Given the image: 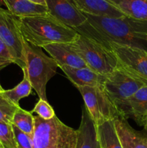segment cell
I'll list each match as a JSON object with an SVG mask.
<instances>
[{
    "label": "cell",
    "instance_id": "1",
    "mask_svg": "<svg viewBox=\"0 0 147 148\" xmlns=\"http://www.w3.org/2000/svg\"><path fill=\"white\" fill-rule=\"evenodd\" d=\"M83 14L86 21L74 29L79 34L95 40L109 50H111L109 45L112 43L147 50V20L127 16L110 17Z\"/></svg>",
    "mask_w": 147,
    "mask_h": 148
},
{
    "label": "cell",
    "instance_id": "2",
    "mask_svg": "<svg viewBox=\"0 0 147 148\" xmlns=\"http://www.w3.org/2000/svg\"><path fill=\"white\" fill-rule=\"evenodd\" d=\"M23 39L33 46H43L56 43H72L79 33L49 13L18 18Z\"/></svg>",
    "mask_w": 147,
    "mask_h": 148
},
{
    "label": "cell",
    "instance_id": "3",
    "mask_svg": "<svg viewBox=\"0 0 147 148\" xmlns=\"http://www.w3.org/2000/svg\"><path fill=\"white\" fill-rule=\"evenodd\" d=\"M33 148H76L77 130L63 124L56 115L45 120L34 116Z\"/></svg>",
    "mask_w": 147,
    "mask_h": 148
},
{
    "label": "cell",
    "instance_id": "4",
    "mask_svg": "<svg viewBox=\"0 0 147 148\" xmlns=\"http://www.w3.org/2000/svg\"><path fill=\"white\" fill-rule=\"evenodd\" d=\"M25 69L32 88L39 99L47 101L46 85L56 75L59 67L56 61L47 56L40 47L33 46L24 40Z\"/></svg>",
    "mask_w": 147,
    "mask_h": 148
},
{
    "label": "cell",
    "instance_id": "5",
    "mask_svg": "<svg viewBox=\"0 0 147 148\" xmlns=\"http://www.w3.org/2000/svg\"><path fill=\"white\" fill-rule=\"evenodd\" d=\"M71 46L86 66L97 73L108 76L118 66L112 51L83 35L79 33Z\"/></svg>",
    "mask_w": 147,
    "mask_h": 148
},
{
    "label": "cell",
    "instance_id": "6",
    "mask_svg": "<svg viewBox=\"0 0 147 148\" xmlns=\"http://www.w3.org/2000/svg\"><path fill=\"white\" fill-rule=\"evenodd\" d=\"M86 111L97 127L107 121L121 117L118 108L105 92L103 86L80 87Z\"/></svg>",
    "mask_w": 147,
    "mask_h": 148
},
{
    "label": "cell",
    "instance_id": "7",
    "mask_svg": "<svg viewBox=\"0 0 147 148\" xmlns=\"http://www.w3.org/2000/svg\"><path fill=\"white\" fill-rule=\"evenodd\" d=\"M102 86L121 116L127 100L144 85L117 66L112 73L107 76Z\"/></svg>",
    "mask_w": 147,
    "mask_h": 148
},
{
    "label": "cell",
    "instance_id": "8",
    "mask_svg": "<svg viewBox=\"0 0 147 148\" xmlns=\"http://www.w3.org/2000/svg\"><path fill=\"white\" fill-rule=\"evenodd\" d=\"M109 47L116 57L118 67L147 86V50L112 43Z\"/></svg>",
    "mask_w": 147,
    "mask_h": 148
},
{
    "label": "cell",
    "instance_id": "9",
    "mask_svg": "<svg viewBox=\"0 0 147 148\" xmlns=\"http://www.w3.org/2000/svg\"><path fill=\"white\" fill-rule=\"evenodd\" d=\"M0 39L9 47L16 64L22 69H24V39L19 28L18 17L1 7H0Z\"/></svg>",
    "mask_w": 147,
    "mask_h": 148
},
{
    "label": "cell",
    "instance_id": "10",
    "mask_svg": "<svg viewBox=\"0 0 147 148\" xmlns=\"http://www.w3.org/2000/svg\"><path fill=\"white\" fill-rule=\"evenodd\" d=\"M48 13L69 27L76 29L86 21V17L69 0H45Z\"/></svg>",
    "mask_w": 147,
    "mask_h": 148
},
{
    "label": "cell",
    "instance_id": "11",
    "mask_svg": "<svg viewBox=\"0 0 147 148\" xmlns=\"http://www.w3.org/2000/svg\"><path fill=\"white\" fill-rule=\"evenodd\" d=\"M114 126L122 148H147V132L133 128L126 119L114 120Z\"/></svg>",
    "mask_w": 147,
    "mask_h": 148
},
{
    "label": "cell",
    "instance_id": "12",
    "mask_svg": "<svg viewBox=\"0 0 147 148\" xmlns=\"http://www.w3.org/2000/svg\"><path fill=\"white\" fill-rule=\"evenodd\" d=\"M43 49L53 58L59 67L61 66L74 68L87 67L82 58L72 48L71 43H56L43 46Z\"/></svg>",
    "mask_w": 147,
    "mask_h": 148
},
{
    "label": "cell",
    "instance_id": "13",
    "mask_svg": "<svg viewBox=\"0 0 147 148\" xmlns=\"http://www.w3.org/2000/svg\"><path fill=\"white\" fill-rule=\"evenodd\" d=\"M147 116V86L144 85L128 98L121 112V116L131 118L140 126L144 125Z\"/></svg>",
    "mask_w": 147,
    "mask_h": 148
},
{
    "label": "cell",
    "instance_id": "14",
    "mask_svg": "<svg viewBox=\"0 0 147 148\" xmlns=\"http://www.w3.org/2000/svg\"><path fill=\"white\" fill-rule=\"evenodd\" d=\"M60 68L76 88L102 86L107 77V76L97 73L88 67L74 68L64 65Z\"/></svg>",
    "mask_w": 147,
    "mask_h": 148
},
{
    "label": "cell",
    "instance_id": "15",
    "mask_svg": "<svg viewBox=\"0 0 147 148\" xmlns=\"http://www.w3.org/2000/svg\"><path fill=\"white\" fill-rule=\"evenodd\" d=\"M82 13L95 16L120 17L125 16L108 0H69Z\"/></svg>",
    "mask_w": 147,
    "mask_h": 148
},
{
    "label": "cell",
    "instance_id": "16",
    "mask_svg": "<svg viewBox=\"0 0 147 148\" xmlns=\"http://www.w3.org/2000/svg\"><path fill=\"white\" fill-rule=\"evenodd\" d=\"M76 148H101L97 127L85 106L82 108L81 123L77 130Z\"/></svg>",
    "mask_w": 147,
    "mask_h": 148
},
{
    "label": "cell",
    "instance_id": "17",
    "mask_svg": "<svg viewBox=\"0 0 147 148\" xmlns=\"http://www.w3.org/2000/svg\"><path fill=\"white\" fill-rule=\"evenodd\" d=\"M4 1L7 10L18 18L48 13L46 6L35 4L29 0H4Z\"/></svg>",
    "mask_w": 147,
    "mask_h": 148
},
{
    "label": "cell",
    "instance_id": "18",
    "mask_svg": "<svg viewBox=\"0 0 147 148\" xmlns=\"http://www.w3.org/2000/svg\"><path fill=\"white\" fill-rule=\"evenodd\" d=\"M127 17L147 20V0H108Z\"/></svg>",
    "mask_w": 147,
    "mask_h": 148
},
{
    "label": "cell",
    "instance_id": "19",
    "mask_svg": "<svg viewBox=\"0 0 147 148\" xmlns=\"http://www.w3.org/2000/svg\"><path fill=\"white\" fill-rule=\"evenodd\" d=\"M101 148H122L118 139L113 121H107L97 127Z\"/></svg>",
    "mask_w": 147,
    "mask_h": 148
},
{
    "label": "cell",
    "instance_id": "20",
    "mask_svg": "<svg viewBox=\"0 0 147 148\" xmlns=\"http://www.w3.org/2000/svg\"><path fill=\"white\" fill-rule=\"evenodd\" d=\"M22 71L23 79L21 82L12 89L7 90H4L2 91L3 95L17 106H20L19 102L20 100L29 96L31 94L32 88H33L25 68L23 69Z\"/></svg>",
    "mask_w": 147,
    "mask_h": 148
},
{
    "label": "cell",
    "instance_id": "21",
    "mask_svg": "<svg viewBox=\"0 0 147 148\" xmlns=\"http://www.w3.org/2000/svg\"><path fill=\"white\" fill-rule=\"evenodd\" d=\"M12 124L33 137L35 129V118L31 111H25L19 107L14 113Z\"/></svg>",
    "mask_w": 147,
    "mask_h": 148
},
{
    "label": "cell",
    "instance_id": "22",
    "mask_svg": "<svg viewBox=\"0 0 147 148\" xmlns=\"http://www.w3.org/2000/svg\"><path fill=\"white\" fill-rule=\"evenodd\" d=\"M20 106L13 103L0 92V122L12 124L14 113Z\"/></svg>",
    "mask_w": 147,
    "mask_h": 148
},
{
    "label": "cell",
    "instance_id": "23",
    "mask_svg": "<svg viewBox=\"0 0 147 148\" xmlns=\"http://www.w3.org/2000/svg\"><path fill=\"white\" fill-rule=\"evenodd\" d=\"M0 145L1 148H17L12 124L0 122Z\"/></svg>",
    "mask_w": 147,
    "mask_h": 148
},
{
    "label": "cell",
    "instance_id": "24",
    "mask_svg": "<svg viewBox=\"0 0 147 148\" xmlns=\"http://www.w3.org/2000/svg\"><path fill=\"white\" fill-rule=\"evenodd\" d=\"M36 113L38 116L45 120H49L53 119L56 116L54 109L48 103V101L39 99L35 106L31 111V113Z\"/></svg>",
    "mask_w": 147,
    "mask_h": 148
},
{
    "label": "cell",
    "instance_id": "25",
    "mask_svg": "<svg viewBox=\"0 0 147 148\" xmlns=\"http://www.w3.org/2000/svg\"><path fill=\"white\" fill-rule=\"evenodd\" d=\"M11 64H15L12 53L6 43L0 39V69Z\"/></svg>",
    "mask_w": 147,
    "mask_h": 148
},
{
    "label": "cell",
    "instance_id": "26",
    "mask_svg": "<svg viewBox=\"0 0 147 148\" xmlns=\"http://www.w3.org/2000/svg\"><path fill=\"white\" fill-rule=\"evenodd\" d=\"M13 131L15 135L17 148H33V137L12 125Z\"/></svg>",
    "mask_w": 147,
    "mask_h": 148
},
{
    "label": "cell",
    "instance_id": "27",
    "mask_svg": "<svg viewBox=\"0 0 147 148\" xmlns=\"http://www.w3.org/2000/svg\"><path fill=\"white\" fill-rule=\"evenodd\" d=\"M29 1H32L33 3H35V4H40V5L46 6V3L45 0H29Z\"/></svg>",
    "mask_w": 147,
    "mask_h": 148
},
{
    "label": "cell",
    "instance_id": "28",
    "mask_svg": "<svg viewBox=\"0 0 147 148\" xmlns=\"http://www.w3.org/2000/svg\"><path fill=\"white\" fill-rule=\"evenodd\" d=\"M143 127H144V130H146V131L147 132V116H146L145 120H144V125H143Z\"/></svg>",
    "mask_w": 147,
    "mask_h": 148
},
{
    "label": "cell",
    "instance_id": "29",
    "mask_svg": "<svg viewBox=\"0 0 147 148\" xmlns=\"http://www.w3.org/2000/svg\"><path fill=\"white\" fill-rule=\"evenodd\" d=\"M0 6H4V7H6L4 0H0Z\"/></svg>",
    "mask_w": 147,
    "mask_h": 148
},
{
    "label": "cell",
    "instance_id": "30",
    "mask_svg": "<svg viewBox=\"0 0 147 148\" xmlns=\"http://www.w3.org/2000/svg\"><path fill=\"white\" fill-rule=\"evenodd\" d=\"M3 90H4V89H3L2 87H1V84H0V92H1V91H3Z\"/></svg>",
    "mask_w": 147,
    "mask_h": 148
},
{
    "label": "cell",
    "instance_id": "31",
    "mask_svg": "<svg viewBox=\"0 0 147 148\" xmlns=\"http://www.w3.org/2000/svg\"><path fill=\"white\" fill-rule=\"evenodd\" d=\"M0 148H1V145H0Z\"/></svg>",
    "mask_w": 147,
    "mask_h": 148
}]
</instances>
